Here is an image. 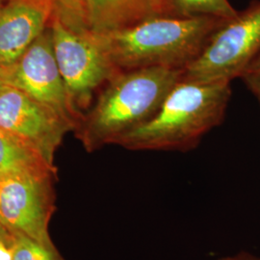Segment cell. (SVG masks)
<instances>
[{"label": "cell", "instance_id": "8", "mask_svg": "<svg viewBox=\"0 0 260 260\" xmlns=\"http://www.w3.org/2000/svg\"><path fill=\"white\" fill-rule=\"evenodd\" d=\"M75 123L9 85L0 90V128L27 141L53 163L66 131Z\"/></svg>", "mask_w": 260, "mask_h": 260}, {"label": "cell", "instance_id": "17", "mask_svg": "<svg viewBox=\"0 0 260 260\" xmlns=\"http://www.w3.org/2000/svg\"><path fill=\"white\" fill-rule=\"evenodd\" d=\"M244 82L247 85V87L250 89L251 93L254 94L256 100L258 101L260 104V82L251 79H245Z\"/></svg>", "mask_w": 260, "mask_h": 260}, {"label": "cell", "instance_id": "20", "mask_svg": "<svg viewBox=\"0 0 260 260\" xmlns=\"http://www.w3.org/2000/svg\"><path fill=\"white\" fill-rule=\"evenodd\" d=\"M3 86H5L4 77H3V68L0 65V90L3 88Z\"/></svg>", "mask_w": 260, "mask_h": 260}, {"label": "cell", "instance_id": "7", "mask_svg": "<svg viewBox=\"0 0 260 260\" xmlns=\"http://www.w3.org/2000/svg\"><path fill=\"white\" fill-rule=\"evenodd\" d=\"M5 85L76 122L65 83L56 61L51 32H44L17 61L2 66Z\"/></svg>", "mask_w": 260, "mask_h": 260}, {"label": "cell", "instance_id": "12", "mask_svg": "<svg viewBox=\"0 0 260 260\" xmlns=\"http://www.w3.org/2000/svg\"><path fill=\"white\" fill-rule=\"evenodd\" d=\"M171 17H213L231 19L238 11L229 0H168Z\"/></svg>", "mask_w": 260, "mask_h": 260}, {"label": "cell", "instance_id": "6", "mask_svg": "<svg viewBox=\"0 0 260 260\" xmlns=\"http://www.w3.org/2000/svg\"><path fill=\"white\" fill-rule=\"evenodd\" d=\"M52 178L7 177L0 179V223L11 234H20L56 249L48 233L54 212Z\"/></svg>", "mask_w": 260, "mask_h": 260}, {"label": "cell", "instance_id": "19", "mask_svg": "<svg viewBox=\"0 0 260 260\" xmlns=\"http://www.w3.org/2000/svg\"><path fill=\"white\" fill-rule=\"evenodd\" d=\"M11 238H12V234L10 233L9 231L0 223V241L7 242L9 245Z\"/></svg>", "mask_w": 260, "mask_h": 260}, {"label": "cell", "instance_id": "14", "mask_svg": "<svg viewBox=\"0 0 260 260\" xmlns=\"http://www.w3.org/2000/svg\"><path fill=\"white\" fill-rule=\"evenodd\" d=\"M58 4L61 9L73 17L79 19H87L88 17L86 0H59Z\"/></svg>", "mask_w": 260, "mask_h": 260}, {"label": "cell", "instance_id": "10", "mask_svg": "<svg viewBox=\"0 0 260 260\" xmlns=\"http://www.w3.org/2000/svg\"><path fill=\"white\" fill-rule=\"evenodd\" d=\"M86 7L89 27L93 32L110 31L149 18L170 16L168 0H86Z\"/></svg>", "mask_w": 260, "mask_h": 260}, {"label": "cell", "instance_id": "1", "mask_svg": "<svg viewBox=\"0 0 260 260\" xmlns=\"http://www.w3.org/2000/svg\"><path fill=\"white\" fill-rule=\"evenodd\" d=\"M225 20L159 16L126 27L95 33L120 72L149 68L184 70L201 55Z\"/></svg>", "mask_w": 260, "mask_h": 260}, {"label": "cell", "instance_id": "5", "mask_svg": "<svg viewBox=\"0 0 260 260\" xmlns=\"http://www.w3.org/2000/svg\"><path fill=\"white\" fill-rule=\"evenodd\" d=\"M260 53V0L224 21L195 61L183 70L181 80L232 83L242 77Z\"/></svg>", "mask_w": 260, "mask_h": 260}, {"label": "cell", "instance_id": "2", "mask_svg": "<svg viewBox=\"0 0 260 260\" xmlns=\"http://www.w3.org/2000/svg\"><path fill=\"white\" fill-rule=\"evenodd\" d=\"M231 83L179 80L148 122L117 141L131 150L187 151L223 121Z\"/></svg>", "mask_w": 260, "mask_h": 260}, {"label": "cell", "instance_id": "15", "mask_svg": "<svg viewBox=\"0 0 260 260\" xmlns=\"http://www.w3.org/2000/svg\"><path fill=\"white\" fill-rule=\"evenodd\" d=\"M241 78L243 80L251 79L260 82V53L251 62V65L249 66Z\"/></svg>", "mask_w": 260, "mask_h": 260}, {"label": "cell", "instance_id": "11", "mask_svg": "<svg viewBox=\"0 0 260 260\" xmlns=\"http://www.w3.org/2000/svg\"><path fill=\"white\" fill-rule=\"evenodd\" d=\"M53 163L27 141L0 128V179L7 177L52 178Z\"/></svg>", "mask_w": 260, "mask_h": 260}, {"label": "cell", "instance_id": "21", "mask_svg": "<svg viewBox=\"0 0 260 260\" xmlns=\"http://www.w3.org/2000/svg\"><path fill=\"white\" fill-rule=\"evenodd\" d=\"M4 2H5V0H0V11H1L3 5H4Z\"/></svg>", "mask_w": 260, "mask_h": 260}, {"label": "cell", "instance_id": "3", "mask_svg": "<svg viewBox=\"0 0 260 260\" xmlns=\"http://www.w3.org/2000/svg\"><path fill=\"white\" fill-rule=\"evenodd\" d=\"M183 70L149 68L115 75L79 127L85 148L116 144L156 114Z\"/></svg>", "mask_w": 260, "mask_h": 260}, {"label": "cell", "instance_id": "4", "mask_svg": "<svg viewBox=\"0 0 260 260\" xmlns=\"http://www.w3.org/2000/svg\"><path fill=\"white\" fill-rule=\"evenodd\" d=\"M51 37L56 61L77 116V109L88 106L93 93L120 71L113 64L95 32L70 25L56 12Z\"/></svg>", "mask_w": 260, "mask_h": 260}, {"label": "cell", "instance_id": "9", "mask_svg": "<svg viewBox=\"0 0 260 260\" xmlns=\"http://www.w3.org/2000/svg\"><path fill=\"white\" fill-rule=\"evenodd\" d=\"M59 0H5L0 11V65L17 61L44 32Z\"/></svg>", "mask_w": 260, "mask_h": 260}, {"label": "cell", "instance_id": "18", "mask_svg": "<svg viewBox=\"0 0 260 260\" xmlns=\"http://www.w3.org/2000/svg\"><path fill=\"white\" fill-rule=\"evenodd\" d=\"M217 260H260V258L251 255L247 252H241V253H238L233 256H228V257H223V258Z\"/></svg>", "mask_w": 260, "mask_h": 260}, {"label": "cell", "instance_id": "16", "mask_svg": "<svg viewBox=\"0 0 260 260\" xmlns=\"http://www.w3.org/2000/svg\"><path fill=\"white\" fill-rule=\"evenodd\" d=\"M0 260H13V253L8 243L0 241Z\"/></svg>", "mask_w": 260, "mask_h": 260}, {"label": "cell", "instance_id": "13", "mask_svg": "<svg viewBox=\"0 0 260 260\" xmlns=\"http://www.w3.org/2000/svg\"><path fill=\"white\" fill-rule=\"evenodd\" d=\"M13 260H66L57 249H50L27 236L12 234L9 243Z\"/></svg>", "mask_w": 260, "mask_h": 260}]
</instances>
